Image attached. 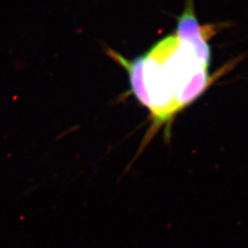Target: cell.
<instances>
[{"label": "cell", "mask_w": 248, "mask_h": 248, "mask_svg": "<svg viewBox=\"0 0 248 248\" xmlns=\"http://www.w3.org/2000/svg\"><path fill=\"white\" fill-rule=\"evenodd\" d=\"M214 28L216 26H202L196 16L194 0H186L185 9L177 19L175 36L180 42L191 45L197 57L210 66L212 53L208 40L215 34Z\"/></svg>", "instance_id": "7a4b0ae2"}, {"label": "cell", "mask_w": 248, "mask_h": 248, "mask_svg": "<svg viewBox=\"0 0 248 248\" xmlns=\"http://www.w3.org/2000/svg\"><path fill=\"white\" fill-rule=\"evenodd\" d=\"M106 53L128 73L130 91L149 109L153 129L171 123L178 111L199 98L211 84L209 66L197 57L191 45L175 35L133 60L110 48H107Z\"/></svg>", "instance_id": "6da1fadb"}]
</instances>
